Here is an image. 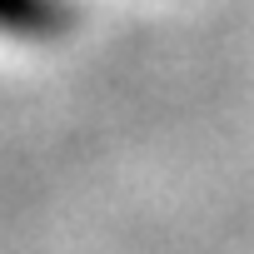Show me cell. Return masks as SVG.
<instances>
[{"label":"cell","instance_id":"1","mask_svg":"<svg viewBox=\"0 0 254 254\" xmlns=\"http://www.w3.org/2000/svg\"><path fill=\"white\" fill-rule=\"evenodd\" d=\"M75 20L70 0H0V30L5 35H55Z\"/></svg>","mask_w":254,"mask_h":254}]
</instances>
